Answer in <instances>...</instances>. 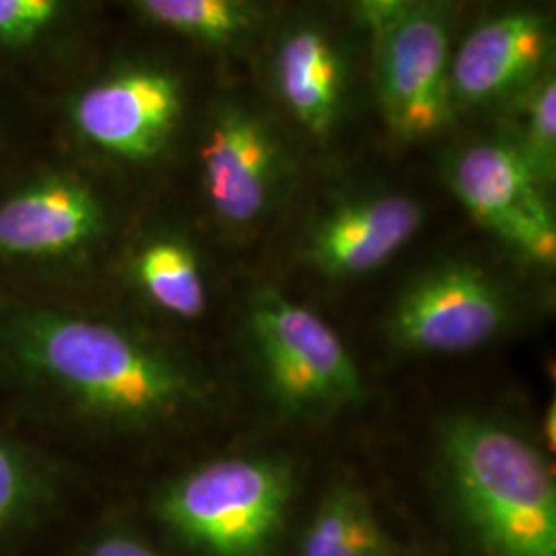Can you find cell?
<instances>
[{"instance_id":"obj_1","label":"cell","mask_w":556,"mask_h":556,"mask_svg":"<svg viewBox=\"0 0 556 556\" xmlns=\"http://www.w3.org/2000/svg\"><path fill=\"white\" fill-rule=\"evenodd\" d=\"M206 400L176 340L98 295L0 293V420L85 472L93 445L174 433Z\"/></svg>"},{"instance_id":"obj_2","label":"cell","mask_w":556,"mask_h":556,"mask_svg":"<svg viewBox=\"0 0 556 556\" xmlns=\"http://www.w3.org/2000/svg\"><path fill=\"white\" fill-rule=\"evenodd\" d=\"M457 514L484 556H556V482L546 457L514 429L459 415L439 433Z\"/></svg>"},{"instance_id":"obj_3","label":"cell","mask_w":556,"mask_h":556,"mask_svg":"<svg viewBox=\"0 0 556 556\" xmlns=\"http://www.w3.org/2000/svg\"><path fill=\"white\" fill-rule=\"evenodd\" d=\"M293 495L295 472L285 457H217L163 478L147 511L192 555L273 556Z\"/></svg>"},{"instance_id":"obj_4","label":"cell","mask_w":556,"mask_h":556,"mask_svg":"<svg viewBox=\"0 0 556 556\" xmlns=\"http://www.w3.org/2000/svg\"><path fill=\"white\" fill-rule=\"evenodd\" d=\"M110 211L89 179L46 169L0 192V293L91 295Z\"/></svg>"},{"instance_id":"obj_5","label":"cell","mask_w":556,"mask_h":556,"mask_svg":"<svg viewBox=\"0 0 556 556\" xmlns=\"http://www.w3.org/2000/svg\"><path fill=\"white\" fill-rule=\"evenodd\" d=\"M248 334L273 404L287 417H318L365 397L363 378L334 328L277 291L248 312Z\"/></svg>"},{"instance_id":"obj_6","label":"cell","mask_w":556,"mask_h":556,"mask_svg":"<svg viewBox=\"0 0 556 556\" xmlns=\"http://www.w3.org/2000/svg\"><path fill=\"white\" fill-rule=\"evenodd\" d=\"M509 314V298L495 278L472 264H447L402 291L388 332L415 355H457L497 338Z\"/></svg>"},{"instance_id":"obj_7","label":"cell","mask_w":556,"mask_h":556,"mask_svg":"<svg viewBox=\"0 0 556 556\" xmlns=\"http://www.w3.org/2000/svg\"><path fill=\"white\" fill-rule=\"evenodd\" d=\"M452 188L475 219L542 266L556 258L555 215L519 147L482 142L457 157Z\"/></svg>"},{"instance_id":"obj_8","label":"cell","mask_w":556,"mask_h":556,"mask_svg":"<svg viewBox=\"0 0 556 556\" xmlns=\"http://www.w3.org/2000/svg\"><path fill=\"white\" fill-rule=\"evenodd\" d=\"M381 103L400 139H425L452 116V64L443 20L410 11L386 31L379 66Z\"/></svg>"},{"instance_id":"obj_9","label":"cell","mask_w":556,"mask_h":556,"mask_svg":"<svg viewBox=\"0 0 556 556\" xmlns=\"http://www.w3.org/2000/svg\"><path fill=\"white\" fill-rule=\"evenodd\" d=\"M181 114L179 85L161 71H128L80 93L73 122L83 139L126 163H151L167 149Z\"/></svg>"},{"instance_id":"obj_10","label":"cell","mask_w":556,"mask_h":556,"mask_svg":"<svg viewBox=\"0 0 556 556\" xmlns=\"http://www.w3.org/2000/svg\"><path fill=\"white\" fill-rule=\"evenodd\" d=\"M89 472L0 420V556L54 530Z\"/></svg>"},{"instance_id":"obj_11","label":"cell","mask_w":556,"mask_h":556,"mask_svg":"<svg viewBox=\"0 0 556 556\" xmlns=\"http://www.w3.org/2000/svg\"><path fill=\"white\" fill-rule=\"evenodd\" d=\"M200 167L215 215L229 225H250L264 215L275 194L277 142L258 118L229 110L204 140Z\"/></svg>"},{"instance_id":"obj_12","label":"cell","mask_w":556,"mask_h":556,"mask_svg":"<svg viewBox=\"0 0 556 556\" xmlns=\"http://www.w3.org/2000/svg\"><path fill=\"white\" fill-rule=\"evenodd\" d=\"M420 223L422 211L408 197L355 200L319 223L309 239L307 258L326 277H363L394 258L417 236Z\"/></svg>"},{"instance_id":"obj_13","label":"cell","mask_w":556,"mask_h":556,"mask_svg":"<svg viewBox=\"0 0 556 556\" xmlns=\"http://www.w3.org/2000/svg\"><path fill=\"white\" fill-rule=\"evenodd\" d=\"M548 34L532 13L489 21L462 43L452 64V93L464 103L498 100L540 71Z\"/></svg>"},{"instance_id":"obj_14","label":"cell","mask_w":556,"mask_h":556,"mask_svg":"<svg viewBox=\"0 0 556 556\" xmlns=\"http://www.w3.org/2000/svg\"><path fill=\"white\" fill-rule=\"evenodd\" d=\"M122 277L149 314L163 321L192 324L208 309V285L194 245L178 236H155L124 260Z\"/></svg>"},{"instance_id":"obj_15","label":"cell","mask_w":556,"mask_h":556,"mask_svg":"<svg viewBox=\"0 0 556 556\" xmlns=\"http://www.w3.org/2000/svg\"><path fill=\"white\" fill-rule=\"evenodd\" d=\"M277 80L291 114L314 135H326L337 119L342 66L337 50L316 29H298L278 50Z\"/></svg>"},{"instance_id":"obj_16","label":"cell","mask_w":556,"mask_h":556,"mask_svg":"<svg viewBox=\"0 0 556 556\" xmlns=\"http://www.w3.org/2000/svg\"><path fill=\"white\" fill-rule=\"evenodd\" d=\"M388 551L371 501L353 484H337L324 495L299 544V556H381Z\"/></svg>"},{"instance_id":"obj_17","label":"cell","mask_w":556,"mask_h":556,"mask_svg":"<svg viewBox=\"0 0 556 556\" xmlns=\"http://www.w3.org/2000/svg\"><path fill=\"white\" fill-rule=\"evenodd\" d=\"M151 20L211 43L236 40L250 25L243 0H139Z\"/></svg>"},{"instance_id":"obj_18","label":"cell","mask_w":556,"mask_h":556,"mask_svg":"<svg viewBox=\"0 0 556 556\" xmlns=\"http://www.w3.org/2000/svg\"><path fill=\"white\" fill-rule=\"evenodd\" d=\"M542 184L555 179L556 169V83L544 80L534 93L528 118V140L521 149Z\"/></svg>"},{"instance_id":"obj_19","label":"cell","mask_w":556,"mask_h":556,"mask_svg":"<svg viewBox=\"0 0 556 556\" xmlns=\"http://www.w3.org/2000/svg\"><path fill=\"white\" fill-rule=\"evenodd\" d=\"M62 0H0V41L34 40L60 17Z\"/></svg>"},{"instance_id":"obj_20","label":"cell","mask_w":556,"mask_h":556,"mask_svg":"<svg viewBox=\"0 0 556 556\" xmlns=\"http://www.w3.org/2000/svg\"><path fill=\"white\" fill-rule=\"evenodd\" d=\"M71 556H169L157 544L126 526H108L77 544Z\"/></svg>"},{"instance_id":"obj_21","label":"cell","mask_w":556,"mask_h":556,"mask_svg":"<svg viewBox=\"0 0 556 556\" xmlns=\"http://www.w3.org/2000/svg\"><path fill=\"white\" fill-rule=\"evenodd\" d=\"M361 13L376 31L386 34L394 23L408 15L417 0H353Z\"/></svg>"},{"instance_id":"obj_22","label":"cell","mask_w":556,"mask_h":556,"mask_svg":"<svg viewBox=\"0 0 556 556\" xmlns=\"http://www.w3.org/2000/svg\"><path fill=\"white\" fill-rule=\"evenodd\" d=\"M381 556H400L397 555V553H394V551H392V548H390V551H388V553H383V555Z\"/></svg>"}]
</instances>
